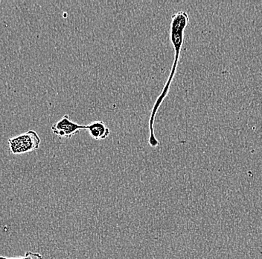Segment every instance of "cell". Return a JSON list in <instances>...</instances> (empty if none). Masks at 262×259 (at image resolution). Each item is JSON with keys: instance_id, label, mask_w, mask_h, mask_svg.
I'll return each instance as SVG.
<instances>
[{"instance_id": "1", "label": "cell", "mask_w": 262, "mask_h": 259, "mask_svg": "<svg viewBox=\"0 0 262 259\" xmlns=\"http://www.w3.org/2000/svg\"><path fill=\"white\" fill-rule=\"evenodd\" d=\"M189 17L186 11H178L172 15L171 22V30H170V40L173 47L174 50V59H173V65H172L171 73L168 76V80L164 86L163 91L160 93V96L155 101L150 113V118H149V139L148 144L151 147H158L160 142L157 140L155 134V121L156 116L157 114V111L163 103L164 99L168 96L169 93L170 87L173 81V77L176 73L177 68H178V62H179L180 52H181L182 47H183V41H184L185 29L187 27Z\"/></svg>"}, {"instance_id": "2", "label": "cell", "mask_w": 262, "mask_h": 259, "mask_svg": "<svg viewBox=\"0 0 262 259\" xmlns=\"http://www.w3.org/2000/svg\"><path fill=\"white\" fill-rule=\"evenodd\" d=\"M8 142L11 153L22 155L37 150L40 147L41 139L35 131L30 130L11 137Z\"/></svg>"}, {"instance_id": "3", "label": "cell", "mask_w": 262, "mask_h": 259, "mask_svg": "<svg viewBox=\"0 0 262 259\" xmlns=\"http://www.w3.org/2000/svg\"><path fill=\"white\" fill-rule=\"evenodd\" d=\"M81 130H86V126L73 122L70 119L68 114L63 115L60 121L52 126V132L60 138H72Z\"/></svg>"}, {"instance_id": "4", "label": "cell", "mask_w": 262, "mask_h": 259, "mask_svg": "<svg viewBox=\"0 0 262 259\" xmlns=\"http://www.w3.org/2000/svg\"><path fill=\"white\" fill-rule=\"evenodd\" d=\"M86 130L88 131L92 138L96 141L104 140L111 134V130L102 121H93L86 126Z\"/></svg>"}, {"instance_id": "5", "label": "cell", "mask_w": 262, "mask_h": 259, "mask_svg": "<svg viewBox=\"0 0 262 259\" xmlns=\"http://www.w3.org/2000/svg\"><path fill=\"white\" fill-rule=\"evenodd\" d=\"M0 259H44L43 256L38 252H27L24 256L16 257V258H8V257L0 255Z\"/></svg>"}]
</instances>
